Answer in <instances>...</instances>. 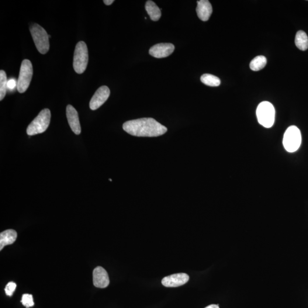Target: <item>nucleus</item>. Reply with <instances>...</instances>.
<instances>
[{"label": "nucleus", "mask_w": 308, "mask_h": 308, "mask_svg": "<svg viewBox=\"0 0 308 308\" xmlns=\"http://www.w3.org/2000/svg\"><path fill=\"white\" fill-rule=\"evenodd\" d=\"M123 129L131 136L139 137H157L167 131V128L152 118L127 121Z\"/></svg>", "instance_id": "f257e3e1"}, {"label": "nucleus", "mask_w": 308, "mask_h": 308, "mask_svg": "<svg viewBox=\"0 0 308 308\" xmlns=\"http://www.w3.org/2000/svg\"><path fill=\"white\" fill-rule=\"evenodd\" d=\"M50 118V110L48 109L43 110L27 127V134L32 136L44 133L49 126Z\"/></svg>", "instance_id": "f03ea898"}, {"label": "nucleus", "mask_w": 308, "mask_h": 308, "mask_svg": "<svg viewBox=\"0 0 308 308\" xmlns=\"http://www.w3.org/2000/svg\"><path fill=\"white\" fill-rule=\"evenodd\" d=\"M30 31L38 51L46 54L49 50V35L46 30L39 24H33L30 27Z\"/></svg>", "instance_id": "7ed1b4c3"}, {"label": "nucleus", "mask_w": 308, "mask_h": 308, "mask_svg": "<svg viewBox=\"0 0 308 308\" xmlns=\"http://www.w3.org/2000/svg\"><path fill=\"white\" fill-rule=\"evenodd\" d=\"M284 147L289 153H294L298 150L302 144V134L298 127L291 126L286 129L284 135Z\"/></svg>", "instance_id": "20e7f679"}, {"label": "nucleus", "mask_w": 308, "mask_h": 308, "mask_svg": "<svg viewBox=\"0 0 308 308\" xmlns=\"http://www.w3.org/2000/svg\"><path fill=\"white\" fill-rule=\"evenodd\" d=\"M89 53L87 46L84 41H80L76 46L73 59V68L78 74H82L87 68Z\"/></svg>", "instance_id": "39448f33"}, {"label": "nucleus", "mask_w": 308, "mask_h": 308, "mask_svg": "<svg viewBox=\"0 0 308 308\" xmlns=\"http://www.w3.org/2000/svg\"><path fill=\"white\" fill-rule=\"evenodd\" d=\"M257 115L259 123L262 126L270 128L274 124L275 110L271 103L264 101L260 103Z\"/></svg>", "instance_id": "423d86ee"}, {"label": "nucleus", "mask_w": 308, "mask_h": 308, "mask_svg": "<svg viewBox=\"0 0 308 308\" xmlns=\"http://www.w3.org/2000/svg\"><path fill=\"white\" fill-rule=\"evenodd\" d=\"M33 66L30 61L24 60L21 65L20 74L17 80V91L20 93H25L28 89L33 76Z\"/></svg>", "instance_id": "0eeeda50"}, {"label": "nucleus", "mask_w": 308, "mask_h": 308, "mask_svg": "<svg viewBox=\"0 0 308 308\" xmlns=\"http://www.w3.org/2000/svg\"><path fill=\"white\" fill-rule=\"evenodd\" d=\"M110 94V89L106 86H102L96 91L90 102V108L95 110L99 108L107 99Z\"/></svg>", "instance_id": "6e6552de"}, {"label": "nucleus", "mask_w": 308, "mask_h": 308, "mask_svg": "<svg viewBox=\"0 0 308 308\" xmlns=\"http://www.w3.org/2000/svg\"><path fill=\"white\" fill-rule=\"evenodd\" d=\"M189 276L185 273H176V274L166 276L162 279V284L166 287H178L185 285L189 280Z\"/></svg>", "instance_id": "1a4fd4ad"}, {"label": "nucleus", "mask_w": 308, "mask_h": 308, "mask_svg": "<svg viewBox=\"0 0 308 308\" xmlns=\"http://www.w3.org/2000/svg\"><path fill=\"white\" fill-rule=\"evenodd\" d=\"M174 50V45L169 43H161L151 47L149 50V54L155 58H165L170 55Z\"/></svg>", "instance_id": "9d476101"}, {"label": "nucleus", "mask_w": 308, "mask_h": 308, "mask_svg": "<svg viewBox=\"0 0 308 308\" xmlns=\"http://www.w3.org/2000/svg\"><path fill=\"white\" fill-rule=\"evenodd\" d=\"M93 284L99 288H105L110 283L108 273L101 266L96 267L93 273Z\"/></svg>", "instance_id": "9b49d317"}, {"label": "nucleus", "mask_w": 308, "mask_h": 308, "mask_svg": "<svg viewBox=\"0 0 308 308\" xmlns=\"http://www.w3.org/2000/svg\"><path fill=\"white\" fill-rule=\"evenodd\" d=\"M67 116L69 126L76 135L81 133V127L79 122L78 114L74 107L71 105L67 107Z\"/></svg>", "instance_id": "f8f14e48"}, {"label": "nucleus", "mask_w": 308, "mask_h": 308, "mask_svg": "<svg viewBox=\"0 0 308 308\" xmlns=\"http://www.w3.org/2000/svg\"><path fill=\"white\" fill-rule=\"evenodd\" d=\"M198 6L196 8L197 15L199 19L203 22H207L210 18L213 13V7L208 0H200L197 1Z\"/></svg>", "instance_id": "ddd939ff"}, {"label": "nucleus", "mask_w": 308, "mask_h": 308, "mask_svg": "<svg viewBox=\"0 0 308 308\" xmlns=\"http://www.w3.org/2000/svg\"><path fill=\"white\" fill-rule=\"evenodd\" d=\"M17 237L16 231L13 230H7L0 234V250H2L6 245L15 243Z\"/></svg>", "instance_id": "4468645a"}, {"label": "nucleus", "mask_w": 308, "mask_h": 308, "mask_svg": "<svg viewBox=\"0 0 308 308\" xmlns=\"http://www.w3.org/2000/svg\"><path fill=\"white\" fill-rule=\"evenodd\" d=\"M148 15H149L151 20L157 22L160 19L162 14L161 9L156 5L153 1H147L145 6Z\"/></svg>", "instance_id": "2eb2a0df"}, {"label": "nucleus", "mask_w": 308, "mask_h": 308, "mask_svg": "<svg viewBox=\"0 0 308 308\" xmlns=\"http://www.w3.org/2000/svg\"><path fill=\"white\" fill-rule=\"evenodd\" d=\"M296 46L302 51H305L308 48V37L307 34L303 30H300L296 33L295 37Z\"/></svg>", "instance_id": "dca6fc26"}, {"label": "nucleus", "mask_w": 308, "mask_h": 308, "mask_svg": "<svg viewBox=\"0 0 308 308\" xmlns=\"http://www.w3.org/2000/svg\"><path fill=\"white\" fill-rule=\"evenodd\" d=\"M266 58L262 55H259L252 60L250 63V68L253 71H259L265 67Z\"/></svg>", "instance_id": "f3484780"}, {"label": "nucleus", "mask_w": 308, "mask_h": 308, "mask_svg": "<svg viewBox=\"0 0 308 308\" xmlns=\"http://www.w3.org/2000/svg\"><path fill=\"white\" fill-rule=\"evenodd\" d=\"M200 80L204 84L213 86V87H216L220 85V79L216 76L210 74H205L202 75Z\"/></svg>", "instance_id": "a211bd4d"}, {"label": "nucleus", "mask_w": 308, "mask_h": 308, "mask_svg": "<svg viewBox=\"0 0 308 308\" xmlns=\"http://www.w3.org/2000/svg\"><path fill=\"white\" fill-rule=\"evenodd\" d=\"M7 89H8V81H7L6 74L5 71H0V100L4 98Z\"/></svg>", "instance_id": "6ab92c4d"}, {"label": "nucleus", "mask_w": 308, "mask_h": 308, "mask_svg": "<svg viewBox=\"0 0 308 308\" xmlns=\"http://www.w3.org/2000/svg\"><path fill=\"white\" fill-rule=\"evenodd\" d=\"M22 303L24 306L28 308L34 305L33 296L29 294H25L22 297Z\"/></svg>", "instance_id": "aec40b11"}, {"label": "nucleus", "mask_w": 308, "mask_h": 308, "mask_svg": "<svg viewBox=\"0 0 308 308\" xmlns=\"http://www.w3.org/2000/svg\"><path fill=\"white\" fill-rule=\"evenodd\" d=\"M16 284L14 282H9L5 288V291L6 295L12 296L14 292L16 289Z\"/></svg>", "instance_id": "412c9836"}, {"label": "nucleus", "mask_w": 308, "mask_h": 308, "mask_svg": "<svg viewBox=\"0 0 308 308\" xmlns=\"http://www.w3.org/2000/svg\"><path fill=\"white\" fill-rule=\"evenodd\" d=\"M17 81H16L15 79H10L8 81V89L10 90V91H13V90L17 88Z\"/></svg>", "instance_id": "4be33fe9"}, {"label": "nucleus", "mask_w": 308, "mask_h": 308, "mask_svg": "<svg viewBox=\"0 0 308 308\" xmlns=\"http://www.w3.org/2000/svg\"><path fill=\"white\" fill-rule=\"evenodd\" d=\"M114 2V0H104L103 1V2L105 3V4L106 5H112Z\"/></svg>", "instance_id": "5701e85b"}, {"label": "nucleus", "mask_w": 308, "mask_h": 308, "mask_svg": "<svg viewBox=\"0 0 308 308\" xmlns=\"http://www.w3.org/2000/svg\"><path fill=\"white\" fill-rule=\"evenodd\" d=\"M205 308H220L219 306L218 305H215V304H212V305L207 306Z\"/></svg>", "instance_id": "b1692460"}]
</instances>
